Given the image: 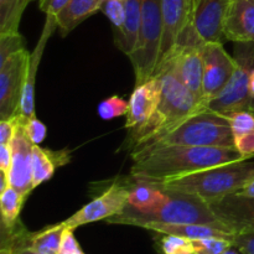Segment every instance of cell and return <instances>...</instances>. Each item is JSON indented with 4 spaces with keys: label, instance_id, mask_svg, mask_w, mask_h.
<instances>
[{
    "label": "cell",
    "instance_id": "1",
    "mask_svg": "<svg viewBox=\"0 0 254 254\" xmlns=\"http://www.w3.org/2000/svg\"><path fill=\"white\" fill-rule=\"evenodd\" d=\"M130 178L136 183L159 184L223 164L246 160L235 148L165 145L130 153Z\"/></svg>",
    "mask_w": 254,
    "mask_h": 254
},
{
    "label": "cell",
    "instance_id": "22",
    "mask_svg": "<svg viewBox=\"0 0 254 254\" xmlns=\"http://www.w3.org/2000/svg\"><path fill=\"white\" fill-rule=\"evenodd\" d=\"M143 0H127L126 19L122 29L116 32V45L127 56L131 54L138 39Z\"/></svg>",
    "mask_w": 254,
    "mask_h": 254
},
{
    "label": "cell",
    "instance_id": "10",
    "mask_svg": "<svg viewBox=\"0 0 254 254\" xmlns=\"http://www.w3.org/2000/svg\"><path fill=\"white\" fill-rule=\"evenodd\" d=\"M203 45H176L158 66L170 67L181 82L200 99L203 101ZM206 104V103H205ZM207 106V104H206Z\"/></svg>",
    "mask_w": 254,
    "mask_h": 254
},
{
    "label": "cell",
    "instance_id": "17",
    "mask_svg": "<svg viewBox=\"0 0 254 254\" xmlns=\"http://www.w3.org/2000/svg\"><path fill=\"white\" fill-rule=\"evenodd\" d=\"M56 27V17L51 16V15H46V21H45L41 36H40L34 51L30 54L26 81H25L21 103H20V116L24 119L36 116V112H35V84H36L37 69H39L40 62H41L47 41H49L50 36H51Z\"/></svg>",
    "mask_w": 254,
    "mask_h": 254
},
{
    "label": "cell",
    "instance_id": "23",
    "mask_svg": "<svg viewBox=\"0 0 254 254\" xmlns=\"http://www.w3.org/2000/svg\"><path fill=\"white\" fill-rule=\"evenodd\" d=\"M166 197H168V193L163 189L151 185V184L136 183L133 180L127 205L140 212H148V211L160 207L166 201Z\"/></svg>",
    "mask_w": 254,
    "mask_h": 254
},
{
    "label": "cell",
    "instance_id": "43",
    "mask_svg": "<svg viewBox=\"0 0 254 254\" xmlns=\"http://www.w3.org/2000/svg\"><path fill=\"white\" fill-rule=\"evenodd\" d=\"M83 254H84V253H83Z\"/></svg>",
    "mask_w": 254,
    "mask_h": 254
},
{
    "label": "cell",
    "instance_id": "25",
    "mask_svg": "<svg viewBox=\"0 0 254 254\" xmlns=\"http://www.w3.org/2000/svg\"><path fill=\"white\" fill-rule=\"evenodd\" d=\"M27 197L29 196L20 192L11 186L0 192V212H1L2 230H12L19 225V216Z\"/></svg>",
    "mask_w": 254,
    "mask_h": 254
},
{
    "label": "cell",
    "instance_id": "40",
    "mask_svg": "<svg viewBox=\"0 0 254 254\" xmlns=\"http://www.w3.org/2000/svg\"><path fill=\"white\" fill-rule=\"evenodd\" d=\"M15 248L14 246L6 241H1V250H0V254H14Z\"/></svg>",
    "mask_w": 254,
    "mask_h": 254
},
{
    "label": "cell",
    "instance_id": "42",
    "mask_svg": "<svg viewBox=\"0 0 254 254\" xmlns=\"http://www.w3.org/2000/svg\"><path fill=\"white\" fill-rule=\"evenodd\" d=\"M222 254H242L240 252V251L237 250V248L235 247V246H233V247H231V248H228L227 251H226L225 253H222Z\"/></svg>",
    "mask_w": 254,
    "mask_h": 254
},
{
    "label": "cell",
    "instance_id": "41",
    "mask_svg": "<svg viewBox=\"0 0 254 254\" xmlns=\"http://www.w3.org/2000/svg\"><path fill=\"white\" fill-rule=\"evenodd\" d=\"M14 254H42V253L36 252V251H32V250H30V248L21 247V248H16Z\"/></svg>",
    "mask_w": 254,
    "mask_h": 254
},
{
    "label": "cell",
    "instance_id": "24",
    "mask_svg": "<svg viewBox=\"0 0 254 254\" xmlns=\"http://www.w3.org/2000/svg\"><path fill=\"white\" fill-rule=\"evenodd\" d=\"M66 226L64 222L47 226L37 232H27L25 247L42 254H57Z\"/></svg>",
    "mask_w": 254,
    "mask_h": 254
},
{
    "label": "cell",
    "instance_id": "15",
    "mask_svg": "<svg viewBox=\"0 0 254 254\" xmlns=\"http://www.w3.org/2000/svg\"><path fill=\"white\" fill-rule=\"evenodd\" d=\"M232 0H193V25L205 42H225L223 22Z\"/></svg>",
    "mask_w": 254,
    "mask_h": 254
},
{
    "label": "cell",
    "instance_id": "27",
    "mask_svg": "<svg viewBox=\"0 0 254 254\" xmlns=\"http://www.w3.org/2000/svg\"><path fill=\"white\" fill-rule=\"evenodd\" d=\"M129 102L121 98L119 96H112L104 99L97 107V113L99 118L103 121H112L118 117H123L128 114Z\"/></svg>",
    "mask_w": 254,
    "mask_h": 254
},
{
    "label": "cell",
    "instance_id": "13",
    "mask_svg": "<svg viewBox=\"0 0 254 254\" xmlns=\"http://www.w3.org/2000/svg\"><path fill=\"white\" fill-rule=\"evenodd\" d=\"M161 12L163 41L160 60L178 45L181 35L193 22V0H161Z\"/></svg>",
    "mask_w": 254,
    "mask_h": 254
},
{
    "label": "cell",
    "instance_id": "5",
    "mask_svg": "<svg viewBox=\"0 0 254 254\" xmlns=\"http://www.w3.org/2000/svg\"><path fill=\"white\" fill-rule=\"evenodd\" d=\"M165 145L235 148L232 129L225 116L205 109L193 114L151 143L134 151Z\"/></svg>",
    "mask_w": 254,
    "mask_h": 254
},
{
    "label": "cell",
    "instance_id": "33",
    "mask_svg": "<svg viewBox=\"0 0 254 254\" xmlns=\"http://www.w3.org/2000/svg\"><path fill=\"white\" fill-rule=\"evenodd\" d=\"M20 124H21V116L0 119V144H12Z\"/></svg>",
    "mask_w": 254,
    "mask_h": 254
},
{
    "label": "cell",
    "instance_id": "7",
    "mask_svg": "<svg viewBox=\"0 0 254 254\" xmlns=\"http://www.w3.org/2000/svg\"><path fill=\"white\" fill-rule=\"evenodd\" d=\"M236 69L222 91L207 104V109L218 114L250 111V74L254 68L253 42H235Z\"/></svg>",
    "mask_w": 254,
    "mask_h": 254
},
{
    "label": "cell",
    "instance_id": "21",
    "mask_svg": "<svg viewBox=\"0 0 254 254\" xmlns=\"http://www.w3.org/2000/svg\"><path fill=\"white\" fill-rule=\"evenodd\" d=\"M101 0H69L68 4L56 16L57 27L62 37L73 31L79 24L96 14L99 10Z\"/></svg>",
    "mask_w": 254,
    "mask_h": 254
},
{
    "label": "cell",
    "instance_id": "34",
    "mask_svg": "<svg viewBox=\"0 0 254 254\" xmlns=\"http://www.w3.org/2000/svg\"><path fill=\"white\" fill-rule=\"evenodd\" d=\"M73 231L74 230H71V228H64L57 254H83L81 246L78 245L74 237Z\"/></svg>",
    "mask_w": 254,
    "mask_h": 254
},
{
    "label": "cell",
    "instance_id": "38",
    "mask_svg": "<svg viewBox=\"0 0 254 254\" xmlns=\"http://www.w3.org/2000/svg\"><path fill=\"white\" fill-rule=\"evenodd\" d=\"M250 97H251V108L250 111L254 112V68L250 74Z\"/></svg>",
    "mask_w": 254,
    "mask_h": 254
},
{
    "label": "cell",
    "instance_id": "29",
    "mask_svg": "<svg viewBox=\"0 0 254 254\" xmlns=\"http://www.w3.org/2000/svg\"><path fill=\"white\" fill-rule=\"evenodd\" d=\"M192 246L195 254H222L228 248L233 247V243L226 238L208 237L192 240Z\"/></svg>",
    "mask_w": 254,
    "mask_h": 254
},
{
    "label": "cell",
    "instance_id": "8",
    "mask_svg": "<svg viewBox=\"0 0 254 254\" xmlns=\"http://www.w3.org/2000/svg\"><path fill=\"white\" fill-rule=\"evenodd\" d=\"M130 180L131 179L119 180L118 183L112 184L101 195L79 208L67 220L62 221L64 225L67 228L76 230L77 227L97 222V221H107L108 218L121 213L128 203V196L133 185Z\"/></svg>",
    "mask_w": 254,
    "mask_h": 254
},
{
    "label": "cell",
    "instance_id": "30",
    "mask_svg": "<svg viewBox=\"0 0 254 254\" xmlns=\"http://www.w3.org/2000/svg\"><path fill=\"white\" fill-rule=\"evenodd\" d=\"M164 254H195L192 240L174 235H164L160 241Z\"/></svg>",
    "mask_w": 254,
    "mask_h": 254
},
{
    "label": "cell",
    "instance_id": "2",
    "mask_svg": "<svg viewBox=\"0 0 254 254\" xmlns=\"http://www.w3.org/2000/svg\"><path fill=\"white\" fill-rule=\"evenodd\" d=\"M154 77L160 78L163 87L160 104L144 126L128 130L127 148L130 149V153L168 133L193 114L207 109V106L179 79L170 67L158 66Z\"/></svg>",
    "mask_w": 254,
    "mask_h": 254
},
{
    "label": "cell",
    "instance_id": "32",
    "mask_svg": "<svg viewBox=\"0 0 254 254\" xmlns=\"http://www.w3.org/2000/svg\"><path fill=\"white\" fill-rule=\"evenodd\" d=\"M22 118V117H21ZM22 127H24L25 134L30 139L34 145H40L45 140L47 134V128L41 121L36 118V116L31 118H22Z\"/></svg>",
    "mask_w": 254,
    "mask_h": 254
},
{
    "label": "cell",
    "instance_id": "19",
    "mask_svg": "<svg viewBox=\"0 0 254 254\" xmlns=\"http://www.w3.org/2000/svg\"><path fill=\"white\" fill-rule=\"evenodd\" d=\"M71 154L67 149L64 150H50L40 145L32 148V186L36 189L41 184L46 183L54 176L55 170L59 166L69 163Z\"/></svg>",
    "mask_w": 254,
    "mask_h": 254
},
{
    "label": "cell",
    "instance_id": "9",
    "mask_svg": "<svg viewBox=\"0 0 254 254\" xmlns=\"http://www.w3.org/2000/svg\"><path fill=\"white\" fill-rule=\"evenodd\" d=\"M30 52L21 50L0 66V119L20 116Z\"/></svg>",
    "mask_w": 254,
    "mask_h": 254
},
{
    "label": "cell",
    "instance_id": "14",
    "mask_svg": "<svg viewBox=\"0 0 254 254\" xmlns=\"http://www.w3.org/2000/svg\"><path fill=\"white\" fill-rule=\"evenodd\" d=\"M161 91L163 87L159 77H153L135 86L129 98V111L126 122L128 130L140 128L156 113L161 101Z\"/></svg>",
    "mask_w": 254,
    "mask_h": 254
},
{
    "label": "cell",
    "instance_id": "35",
    "mask_svg": "<svg viewBox=\"0 0 254 254\" xmlns=\"http://www.w3.org/2000/svg\"><path fill=\"white\" fill-rule=\"evenodd\" d=\"M232 243L242 254H254V231L236 233Z\"/></svg>",
    "mask_w": 254,
    "mask_h": 254
},
{
    "label": "cell",
    "instance_id": "11",
    "mask_svg": "<svg viewBox=\"0 0 254 254\" xmlns=\"http://www.w3.org/2000/svg\"><path fill=\"white\" fill-rule=\"evenodd\" d=\"M202 57L203 101L208 104L231 79L236 69V60L228 55L222 42H205Z\"/></svg>",
    "mask_w": 254,
    "mask_h": 254
},
{
    "label": "cell",
    "instance_id": "3",
    "mask_svg": "<svg viewBox=\"0 0 254 254\" xmlns=\"http://www.w3.org/2000/svg\"><path fill=\"white\" fill-rule=\"evenodd\" d=\"M254 179V161L223 164L173 180L151 184L163 190L198 196L207 203L215 202L242 190ZM148 184V183H146Z\"/></svg>",
    "mask_w": 254,
    "mask_h": 254
},
{
    "label": "cell",
    "instance_id": "39",
    "mask_svg": "<svg viewBox=\"0 0 254 254\" xmlns=\"http://www.w3.org/2000/svg\"><path fill=\"white\" fill-rule=\"evenodd\" d=\"M237 193H241V195H245V196H250V197H254V179L251 180L245 188L242 189L241 191H238Z\"/></svg>",
    "mask_w": 254,
    "mask_h": 254
},
{
    "label": "cell",
    "instance_id": "37",
    "mask_svg": "<svg viewBox=\"0 0 254 254\" xmlns=\"http://www.w3.org/2000/svg\"><path fill=\"white\" fill-rule=\"evenodd\" d=\"M12 161V144H0V171L9 174Z\"/></svg>",
    "mask_w": 254,
    "mask_h": 254
},
{
    "label": "cell",
    "instance_id": "36",
    "mask_svg": "<svg viewBox=\"0 0 254 254\" xmlns=\"http://www.w3.org/2000/svg\"><path fill=\"white\" fill-rule=\"evenodd\" d=\"M68 2L69 0H39V7L46 15L56 17Z\"/></svg>",
    "mask_w": 254,
    "mask_h": 254
},
{
    "label": "cell",
    "instance_id": "16",
    "mask_svg": "<svg viewBox=\"0 0 254 254\" xmlns=\"http://www.w3.org/2000/svg\"><path fill=\"white\" fill-rule=\"evenodd\" d=\"M32 148L34 144L25 134L24 127L20 124L17 133L12 140V161L10 166L9 184L11 188L30 196L34 190L32 186Z\"/></svg>",
    "mask_w": 254,
    "mask_h": 254
},
{
    "label": "cell",
    "instance_id": "4",
    "mask_svg": "<svg viewBox=\"0 0 254 254\" xmlns=\"http://www.w3.org/2000/svg\"><path fill=\"white\" fill-rule=\"evenodd\" d=\"M166 191L168 197L160 207L148 212H140L127 205L121 213L108 218L107 222L135 226V227H140L141 225L148 222L195 223V225L212 226L218 230L233 233L217 220L210 205L201 197L191 193L179 192V191Z\"/></svg>",
    "mask_w": 254,
    "mask_h": 254
},
{
    "label": "cell",
    "instance_id": "12",
    "mask_svg": "<svg viewBox=\"0 0 254 254\" xmlns=\"http://www.w3.org/2000/svg\"><path fill=\"white\" fill-rule=\"evenodd\" d=\"M208 205L217 220L235 235L254 231V197L232 193Z\"/></svg>",
    "mask_w": 254,
    "mask_h": 254
},
{
    "label": "cell",
    "instance_id": "20",
    "mask_svg": "<svg viewBox=\"0 0 254 254\" xmlns=\"http://www.w3.org/2000/svg\"><path fill=\"white\" fill-rule=\"evenodd\" d=\"M141 228L153 231V232L161 233V235H174L180 237L189 238V240H200V238L220 237L226 240H233V233L218 230L207 225H195V223H159L148 222L140 226Z\"/></svg>",
    "mask_w": 254,
    "mask_h": 254
},
{
    "label": "cell",
    "instance_id": "26",
    "mask_svg": "<svg viewBox=\"0 0 254 254\" xmlns=\"http://www.w3.org/2000/svg\"><path fill=\"white\" fill-rule=\"evenodd\" d=\"M32 0H0V35L19 32L22 12Z\"/></svg>",
    "mask_w": 254,
    "mask_h": 254
},
{
    "label": "cell",
    "instance_id": "28",
    "mask_svg": "<svg viewBox=\"0 0 254 254\" xmlns=\"http://www.w3.org/2000/svg\"><path fill=\"white\" fill-rule=\"evenodd\" d=\"M127 0H101L99 10L113 25L116 32L122 29L126 19Z\"/></svg>",
    "mask_w": 254,
    "mask_h": 254
},
{
    "label": "cell",
    "instance_id": "18",
    "mask_svg": "<svg viewBox=\"0 0 254 254\" xmlns=\"http://www.w3.org/2000/svg\"><path fill=\"white\" fill-rule=\"evenodd\" d=\"M226 40L254 44V0H232L223 22Z\"/></svg>",
    "mask_w": 254,
    "mask_h": 254
},
{
    "label": "cell",
    "instance_id": "31",
    "mask_svg": "<svg viewBox=\"0 0 254 254\" xmlns=\"http://www.w3.org/2000/svg\"><path fill=\"white\" fill-rule=\"evenodd\" d=\"M24 49V40L20 32L0 35V66Z\"/></svg>",
    "mask_w": 254,
    "mask_h": 254
},
{
    "label": "cell",
    "instance_id": "6",
    "mask_svg": "<svg viewBox=\"0 0 254 254\" xmlns=\"http://www.w3.org/2000/svg\"><path fill=\"white\" fill-rule=\"evenodd\" d=\"M163 41L161 0H143L138 39L129 60L135 74V86L155 76Z\"/></svg>",
    "mask_w": 254,
    "mask_h": 254
}]
</instances>
